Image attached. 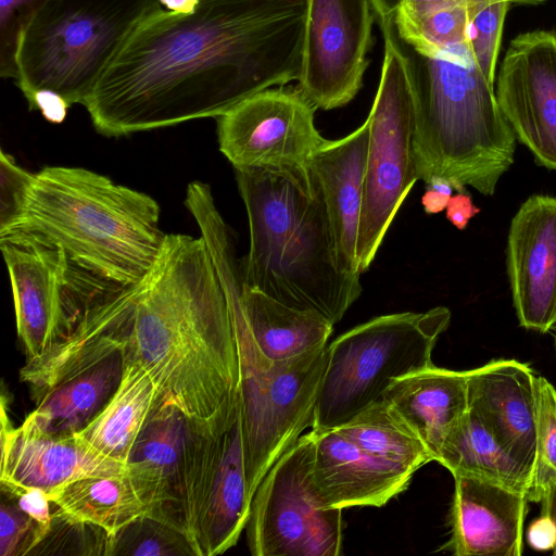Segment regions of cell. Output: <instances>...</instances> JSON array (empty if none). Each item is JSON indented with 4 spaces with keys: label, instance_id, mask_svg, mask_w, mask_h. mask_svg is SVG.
Wrapping results in <instances>:
<instances>
[{
    "label": "cell",
    "instance_id": "cell-11",
    "mask_svg": "<svg viewBox=\"0 0 556 556\" xmlns=\"http://www.w3.org/2000/svg\"><path fill=\"white\" fill-rule=\"evenodd\" d=\"M314 440L302 434L270 467L251 502L247 542L254 556H339L341 508L326 507L311 477Z\"/></svg>",
    "mask_w": 556,
    "mask_h": 556
},
{
    "label": "cell",
    "instance_id": "cell-37",
    "mask_svg": "<svg viewBox=\"0 0 556 556\" xmlns=\"http://www.w3.org/2000/svg\"><path fill=\"white\" fill-rule=\"evenodd\" d=\"M1 494L11 498L31 517L48 534L52 523L51 502L45 490L15 482L0 481Z\"/></svg>",
    "mask_w": 556,
    "mask_h": 556
},
{
    "label": "cell",
    "instance_id": "cell-29",
    "mask_svg": "<svg viewBox=\"0 0 556 556\" xmlns=\"http://www.w3.org/2000/svg\"><path fill=\"white\" fill-rule=\"evenodd\" d=\"M453 477L472 476L527 493L531 473L468 408L445 440L437 459Z\"/></svg>",
    "mask_w": 556,
    "mask_h": 556
},
{
    "label": "cell",
    "instance_id": "cell-45",
    "mask_svg": "<svg viewBox=\"0 0 556 556\" xmlns=\"http://www.w3.org/2000/svg\"><path fill=\"white\" fill-rule=\"evenodd\" d=\"M541 514L549 516L556 522V484L552 485L540 501Z\"/></svg>",
    "mask_w": 556,
    "mask_h": 556
},
{
    "label": "cell",
    "instance_id": "cell-24",
    "mask_svg": "<svg viewBox=\"0 0 556 556\" xmlns=\"http://www.w3.org/2000/svg\"><path fill=\"white\" fill-rule=\"evenodd\" d=\"M413 428L437 462L441 448L468 410L467 371L434 365L392 380L382 394Z\"/></svg>",
    "mask_w": 556,
    "mask_h": 556
},
{
    "label": "cell",
    "instance_id": "cell-17",
    "mask_svg": "<svg viewBox=\"0 0 556 556\" xmlns=\"http://www.w3.org/2000/svg\"><path fill=\"white\" fill-rule=\"evenodd\" d=\"M507 271L520 326L539 332L556 324V198L532 195L514 216Z\"/></svg>",
    "mask_w": 556,
    "mask_h": 556
},
{
    "label": "cell",
    "instance_id": "cell-33",
    "mask_svg": "<svg viewBox=\"0 0 556 556\" xmlns=\"http://www.w3.org/2000/svg\"><path fill=\"white\" fill-rule=\"evenodd\" d=\"M139 555V556H197L187 536L148 516H141L110 540L108 556Z\"/></svg>",
    "mask_w": 556,
    "mask_h": 556
},
{
    "label": "cell",
    "instance_id": "cell-26",
    "mask_svg": "<svg viewBox=\"0 0 556 556\" xmlns=\"http://www.w3.org/2000/svg\"><path fill=\"white\" fill-rule=\"evenodd\" d=\"M241 298L258 349L270 359L285 361L327 345L333 324L321 315L290 307L243 282Z\"/></svg>",
    "mask_w": 556,
    "mask_h": 556
},
{
    "label": "cell",
    "instance_id": "cell-16",
    "mask_svg": "<svg viewBox=\"0 0 556 556\" xmlns=\"http://www.w3.org/2000/svg\"><path fill=\"white\" fill-rule=\"evenodd\" d=\"M139 282V281H138ZM138 282L109 283L61 341L20 370L36 404L51 390L115 356L127 344Z\"/></svg>",
    "mask_w": 556,
    "mask_h": 556
},
{
    "label": "cell",
    "instance_id": "cell-42",
    "mask_svg": "<svg viewBox=\"0 0 556 556\" xmlns=\"http://www.w3.org/2000/svg\"><path fill=\"white\" fill-rule=\"evenodd\" d=\"M380 29L394 24L399 0H370Z\"/></svg>",
    "mask_w": 556,
    "mask_h": 556
},
{
    "label": "cell",
    "instance_id": "cell-39",
    "mask_svg": "<svg viewBox=\"0 0 556 556\" xmlns=\"http://www.w3.org/2000/svg\"><path fill=\"white\" fill-rule=\"evenodd\" d=\"M528 544L536 551H553L556 547V522L541 514L532 521L527 531Z\"/></svg>",
    "mask_w": 556,
    "mask_h": 556
},
{
    "label": "cell",
    "instance_id": "cell-5",
    "mask_svg": "<svg viewBox=\"0 0 556 556\" xmlns=\"http://www.w3.org/2000/svg\"><path fill=\"white\" fill-rule=\"evenodd\" d=\"M400 42L413 87L418 179L443 177L458 192L470 186L492 195L514 162L516 136L469 37L433 56Z\"/></svg>",
    "mask_w": 556,
    "mask_h": 556
},
{
    "label": "cell",
    "instance_id": "cell-3",
    "mask_svg": "<svg viewBox=\"0 0 556 556\" xmlns=\"http://www.w3.org/2000/svg\"><path fill=\"white\" fill-rule=\"evenodd\" d=\"M312 175V174H311ZM244 203L250 247L240 258L243 282L333 325L359 298L361 276L336 265L326 206L313 176L235 168Z\"/></svg>",
    "mask_w": 556,
    "mask_h": 556
},
{
    "label": "cell",
    "instance_id": "cell-46",
    "mask_svg": "<svg viewBox=\"0 0 556 556\" xmlns=\"http://www.w3.org/2000/svg\"><path fill=\"white\" fill-rule=\"evenodd\" d=\"M553 554L556 556V547L553 549Z\"/></svg>",
    "mask_w": 556,
    "mask_h": 556
},
{
    "label": "cell",
    "instance_id": "cell-18",
    "mask_svg": "<svg viewBox=\"0 0 556 556\" xmlns=\"http://www.w3.org/2000/svg\"><path fill=\"white\" fill-rule=\"evenodd\" d=\"M0 481L49 492L87 477L127 473V465L105 457L73 434H48L13 427L1 403Z\"/></svg>",
    "mask_w": 556,
    "mask_h": 556
},
{
    "label": "cell",
    "instance_id": "cell-22",
    "mask_svg": "<svg viewBox=\"0 0 556 556\" xmlns=\"http://www.w3.org/2000/svg\"><path fill=\"white\" fill-rule=\"evenodd\" d=\"M311 433L312 482L326 507H381L403 492L414 475L372 456L336 428Z\"/></svg>",
    "mask_w": 556,
    "mask_h": 556
},
{
    "label": "cell",
    "instance_id": "cell-15",
    "mask_svg": "<svg viewBox=\"0 0 556 556\" xmlns=\"http://www.w3.org/2000/svg\"><path fill=\"white\" fill-rule=\"evenodd\" d=\"M495 96L515 136L540 164L556 170L555 31H528L510 41Z\"/></svg>",
    "mask_w": 556,
    "mask_h": 556
},
{
    "label": "cell",
    "instance_id": "cell-7",
    "mask_svg": "<svg viewBox=\"0 0 556 556\" xmlns=\"http://www.w3.org/2000/svg\"><path fill=\"white\" fill-rule=\"evenodd\" d=\"M159 0H51L20 39L15 84L27 102L38 91L83 104Z\"/></svg>",
    "mask_w": 556,
    "mask_h": 556
},
{
    "label": "cell",
    "instance_id": "cell-19",
    "mask_svg": "<svg viewBox=\"0 0 556 556\" xmlns=\"http://www.w3.org/2000/svg\"><path fill=\"white\" fill-rule=\"evenodd\" d=\"M454 481L451 538L442 549L456 556L521 555L527 493L472 476Z\"/></svg>",
    "mask_w": 556,
    "mask_h": 556
},
{
    "label": "cell",
    "instance_id": "cell-4",
    "mask_svg": "<svg viewBox=\"0 0 556 556\" xmlns=\"http://www.w3.org/2000/svg\"><path fill=\"white\" fill-rule=\"evenodd\" d=\"M157 202L83 167L45 166L35 173L23 214L7 232L63 250L76 266L116 285L140 281L166 235Z\"/></svg>",
    "mask_w": 556,
    "mask_h": 556
},
{
    "label": "cell",
    "instance_id": "cell-44",
    "mask_svg": "<svg viewBox=\"0 0 556 556\" xmlns=\"http://www.w3.org/2000/svg\"><path fill=\"white\" fill-rule=\"evenodd\" d=\"M159 2L168 11L184 14L192 13L199 4V0H159Z\"/></svg>",
    "mask_w": 556,
    "mask_h": 556
},
{
    "label": "cell",
    "instance_id": "cell-6",
    "mask_svg": "<svg viewBox=\"0 0 556 556\" xmlns=\"http://www.w3.org/2000/svg\"><path fill=\"white\" fill-rule=\"evenodd\" d=\"M193 218L223 286L239 357V400L249 491L311 426L326 367L327 345L274 361L257 346L241 298L240 258L231 228L216 204L201 205Z\"/></svg>",
    "mask_w": 556,
    "mask_h": 556
},
{
    "label": "cell",
    "instance_id": "cell-31",
    "mask_svg": "<svg viewBox=\"0 0 556 556\" xmlns=\"http://www.w3.org/2000/svg\"><path fill=\"white\" fill-rule=\"evenodd\" d=\"M481 9L458 4L424 13L396 12L394 26L402 42L420 54L433 56L467 41L470 23Z\"/></svg>",
    "mask_w": 556,
    "mask_h": 556
},
{
    "label": "cell",
    "instance_id": "cell-25",
    "mask_svg": "<svg viewBox=\"0 0 556 556\" xmlns=\"http://www.w3.org/2000/svg\"><path fill=\"white\" fill-rule=\"evenodd\" d=\"M164 403L150 372L123 356V374L116 390L76 435L99 454L127 465L139 435Z\"/></svg>",
    "mask_w": 556,
    "mask_h": 556
},
{
    "label": "cell",
    "instance_id": "cell-10",
    "mask_svg": "<svg viewBox=\"0 0 556 556\" xmlns=\"http://www.w3.org/2000/svg\"><path fill=\"white\" fill-rule=\"evenodd\" d=\"M384 53L368 123V150L357 256L368 270L409 190L418 180L410 72L394 24L381 28Z\"/></svg>",
    "mask_w": 556,
    "mask_h": 556
},
{
    "label": "cell",
    "instance_id": "cell-43",
    "mask_svg": "<svg viewBox=\"0 0 556 556\" xmlns=\"http://www.w3.org/2000/svg\"><path fill=\"white\" fill-rule=\"evenodd\" d=\"M450 198L447 194L427 187L421 198V204L427 214H438L446 208Z\"/></svg>",
    "mask_w": 556,
    "mask_h": 556
},
{
    "label": "cell",
    "instance_id": "cell-1",
    "mask_svg": "<svg viewBox=\"0 0 556 556\" xmlns=\"http://www.w3.org/2000/svg\"><path fill=\"white\" fill-rule=\"evenodd\" d=\"M306 0L161 4L130 33L84 103L105 137L217 118L244 99L296 81Z\"/></svg>",
    "mask_w": 556,
    "mask_h": 556
},
{
    "label": "cell",
    "instance_id": "cell-40",
    "mask_svg": "<svg viewBox=\"0 0 556 556\" xmlns=\"http://www.w3.org/2000/svg\"><path fill=\"white\" fill-rule=\"evenodd\" d=\"M445 212L446 218L457 229L463 230L468 225L469 219L480 212V208L475 206L467 193L457 192L450 198Z\"/></svg>",
    "mask_w": 556,
    "mask_h": 556
},
{
    "label": "cell",
    "instance_id": "cell-38",
    "mask_svg": "<svg viewBox=\"0 0 556 556\" xmlns=\"http://www.w3.org/2000/svg\"><path fill=\"white\" fill-rule=\"evenodd\" d=\"M27 103L30 110L39 111L47 121L55 124L65 119L71 108L61 96L51 91H38Z\"/></svg>",
    "mask_w": 556,
    "mask_h": 556
},
{
    "label": "cell",
    "instance_id": "cell-32",
    "mask_svg": "<svg viewBox=\"0 0 556 556\" xmlns=\"http://www.w3.org/2000/svg\"><path fill=\"white\" fill-rule=\"evenodd\" d=\"M536 455L527 497L539 503L556 484V389L544 377H535Z\"/></svg>",
    "mask_w": 556,
    "mask_h": 556
},
{
    "label": "cell",
    "instance_id": "cell-28",
    "mask_svg": "<svg viewBox=\"0 0 556 556\" xmlns=\"http://www.w3.org/2000/svg\"><path fill=\"white\" fill-rule=\"evenodd\" d=\"M52 515L97 526L112 538L147 508L127 473L87 477L47 492Z\"/></svg>",
    "mask_w": 556,
    "mask_h": 556
},
{
    "label": "cell",
    "instance_id": "cell-21",
    "mask_svg": "<svg viewBox=\"0 0 556 556\" xmlns=\"http://www.w3.org/2000/svg\"><path fill=\"white\" fill-rule=\"evenodd\" d=\"M368 134L365 121L344 138L324 139L309 162L326 206L336 265L351 276H361L357 245Z\"/></svg>",
    "mask_w": 556,
    "mask_h": 556
},
{
    "label": "cell",
    "instance_id": "cell-23",
    "mask_svg": "<svg viewBox=\"0 0 556 556\" xmlns=\"http://www.w3.org/2000/svg\"><path fill=\"white\" fill-rule=\"evenodd\" d=\"M187 417L164 403L139 435L127 462V476L150 518L184 533L180 510V466Z\"/></svg>",
    "mask_w": 556,
    "mask_h": 556
},
{
    "label": "cell",
    "instance_id": "cell-13",
    "mask_svg": "<svg viewBox=\"0 0 556 556\" xmlns=\"http://www.w3.org/2000/svg\"><path fill=\"white\" fill-rule=\"evenodd\" d=\"M315 108L296 86L260 91L218 116L219 151L233 168L285 172L309 179V162L323 138Z\"/></svg>",
    "mask_w": 556,
    "mask_h": 556
},
{
    "label": "cell",
    "instance_id": "cell-8",
    "mask_svg": "<svg viewBox=\"0 0 556 556\" xmlns=\"http://www.w3.org/2000/svg\"><path fill=\"white\" fill-rule=\"evenodd\" d=\"M451 321L447 307L394 313L361 324L327 345L312 429H332L380 400L393 379L434 365Z\"/></svg>",
    "mask_w": 556,
    "mask_h": 556
},
{
    "label": "cell",
    "instance_id": "cell-14",
    "mask_svg": "<svg viewBox=\"0 0 556 556\" xmlns=\"http://www.w3.org/2000/svg\"><path fill=\"white\" fill-rule=\"evenodd\" d=\"M375 22L370 0H306L296 88L316 110L344 106L358 93Z\"/></svg>",
    "mask_w": 556,
    "mask_h": 556
},
{
    "label": "cell",
    "instance_id": "cell-9",
    "mask_svg": "<svg viewBox=\"0 0 556 556\" xmlns=\"http://www.w3.org/2000/svg\"><path fill=\"white\" fill-rule=\"evenodd\" d=\"M179 496L184 533L197 556L237 544L252 502L239 399L210 420L187 418Z\"/></svg>",
    "mask_w": 556,
    "mask_h": 556
},
{
    "label": "cell",
    "instance_id": "cell-34",
    "mask_svg": "<svg viewBox=\"0 0 556 556\" xmlns=\"http://www.w3.org/2000/svg\"><path fill=\"white\" fill-rule=\"evenodd\" d=\"M51 0H0V76L15 79L23 31Z\"/></svg>",
    "mask_w": 556,
    "mask_h": 556
},
{
    "label": "cell",
    "instance_id": "cell-20",
    "mask_svg": "<svg viewBox=\"0 0 556 556\" xmlns=\"http://www.w3.org/2000/svg\"><path fill=\"white\" fill-rule=\"evenodd\" d=\"M535 375L515 359L467 370L468 408L532 476L536 455Z\"/></svg>",
    "mask_w": 556,
    "mask_h": 556
},
{
    "label": "cell",
    "instance_id": "cell-35",
    "mask_svg": "<svg viewBox=\"0 0 556 556\" xmlns=\"http://www.w3.org/2000/svg\"><path fill=\"white\" fill-rule=\"evenodd\" d=\"M0 555H30L47 532L11 498L2 495L0 509Z\"/></svg>",
    "mask_w": 556,
    "mask_h": 556
},
{
    "label": "cell",
    "instance_id": "cell-12",
    "mask_svg": "<svg viewBox=\"0 0 556 556\" xmlns=\"http://www.w3.org/2000/svg\"><path fill=\"white\" fill-rule=\"evenodd\" d=\"M0 248L17 336L28 358L65 338L93 298L111 283L73 264L63 250L21 233L0 236Z\"/></svg>",
    "mask_w": 556,
    "mask_h": 556
},
{
    "label": "cell",
    "instance_id": "cell-41",
    "mask_svg": "<svg viewBox=\"0 0 556 556\" xmlns=\"http://www.w3.org/2000/svg\"><path fill=\"white\" fill-rule=\"evenodd\" d=\"M466 4V0H399L396 12L424 13L446 7Z\"/></svg>",
    "mask_w": 556,
    "mask_h": 556
},
{
    "label": "cell",
    "instance_id": "cell-27",
    "mask_svg": "<svg viewBox=\"0 0 556 556\" xmlns=\"http://www.w3.org/2000/svg\"><path fill=\"white\" fill-rule=\"evenodd\" d=\"M123 374L122 353L47 393L23 426L48 434H73L104 407Z\"/></svg>",
    "mask_w": 556,
    "mask_h": 556
},
{
    "label": "cell",
    "instance_id": "cell-30",
    "mask_svg": "<svg viewBox=\"0 0 556 556\" xmlns=\"http://www.w3.org/2000/svg\"><path fill=\"white\" fill-rule=\"evenodd\" d=\"M336 429L372 456L412 473L434 460L418 434L382 397Z\"/></svg>",
    "mask_w": 556,
    "mask_h": 556
},
{
    "label": "cell",
    "instance_id": "cell-2",
    "mask_svg": "<svg viewBox=\"0 0 556 556\" xmlns=\"http://www.w3.org/2000/svg\"><path fill=\"white\" fill-rule=\"evenodd\" d=\"M124 357L153 377L166 404L210 420L239 397V357L228 302L202 236L167 233L138 282Z\"/></svg>",
    "mask_w": 556,
    "mask_h": 556
},
{
    "label": "cell",
    "instance_id": "cell-36",
    "mask_svg": "<svg viewBox=\"0 0 556 556\" xmlns=\"http://www.w3.org/2000/svg\"><path fill=\"white\" fill-rule=\"evenodd\" d=\"M0 235L18 220L25 208L35 173L21 167L5 151H0Z\"/></svg>",
    "mask_w": 556,
    "mask_h": 556
}]
</instances>
